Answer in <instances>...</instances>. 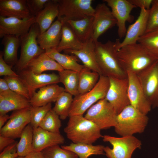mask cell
<instances>
[{"mask_svg":"<svg viewBox=\"0 0 158 158\" xmlns=\"http://www.w3.org/2000/svg\"><path fill=\"white\" fill-rule=\"evenodd\" d=\"M103 1L106 3L111 8L116 20L119 37L120 39L124 37L127 30L126 23L133 22L134 17L130 13L133 9L136 7L129 0H104Z\"/></svg>","mask_w":158,"mask_h":158,"instance_id":"obj_11","label":"cell"},{"mask_svg":"<svg viewBox=\"0 0 158 158\" xmlns=\"http://www.w3.org/2000/svg\"><path fill=\"white\" fill-rule=\"evenodd\" d=\"M59 72L60 82L64 85L66 91L74 97L78 95L79 72L68 70Z\"/></svg>","mask_w":158,"mask_h":158,"instance_id":"obj_33","label":"cell"},{"mask_svg":"<svg viewBox=\"0 0 158 158\" xmlns=\"http://www.w3.org/2000/svg\"><path fill=\"white\" fill-rule=\"evenodd\" d=\"M17 158H25V157L18 156Z\"/></svg>","mask_w":158,"mask_h":158,"instance_id":"obj_50","label":"cell"},{"mask_svg":"<svg viewBox=\"0 0 158 158\" xmlns=\"http://www.w3.org/2000/svg\"><path fill=\"white\" fill-rule=\"evenodd\" d=\"M149 10L140 9L139 16L135 21L127 30L123 40L120 42L117 39L114 42L116 50L125 45L138 42L139 38L145 33Z\"/></svg>","mask_w":158,"mask_h":158,"instance_id":"obj_16","label":"cell"},{"mask_svg":"<svg viewBox=\"0 0 158 158\" xmlns=\"http://www.w3.org/2000/svg\"><path fill=\"white\" fill-rule=\"evenodd\" d=\"M4 78L6 81L10 89L30 100L29 91L19 76H6Z\"/></svg>","mask_w":158,"mask_h":158,"instance_id":"obj_38","label":"cell"},{"mask_svg":"<svg viewBox=\"0 0 158 158\" xmlns=\"http://www.w3.org/2000/svg\"><path fill=\"white\" fill-rule=\"evenodd\" d=\"M66 91L56 84L48 85L39 89L30 99L32 107H41L56 101L59 95Z\"/></svg>","mask_w":158,"mask_h":158,"instance_id":"obj_23","label":"cell"},{"mask_svg":"<svg viewBox=\"0 0 158 158\" xmlns=\"http://www.w3.org/2000/svg\"><path fill=\"white\" fill-rule=\"evenodd\" d=\"M42 152L45 158H78L76 154L62 148L59 145L48 147Z\"/></svg>","mask_w":158,"mask_h":158,"instance_id":"obj_40","label":"cell"},{"mask_svg":"<svg viewBox=\"0 0 158 158\" xmlns=\"http://www.w3.org/2000/svg\"><path fill=\"white\" fill-rule=\"evenodd\" d=\"M10 118V116L6 114H0V129L5 125Z\"/></svg>","mask_w":158,"mask_h":158,"instance_id":"obj_49","label":"cell"},{"mask_svg":"<svg viewBox=\"0 0 158 158\" xmlns=\"http://www.w3.org/2000/svg\"><path fill=\"white\" fill-rule=\"evenodd\" d=\"M14 139L0 135V152H1L4 148L15 142Z\"/></svg>","mask_w":158,"mask_h":158,"instance_id":"obj_46","label":"cell"},{"mask_svg":"<svg viewBox=\"0 0 158 158\" xmlns=\"http://www.w3.org/2000/svg\"><path fill=\"white\" fill-rule=\"evenodd\" d=\"M35 22V16L29 18L20 19L0 16V37L8 35L20 37L28 32Z\"/></svg>","mask_w":158,"mask_h":158,"instance_id":"obj_17","label":"cell"},{"mask_svg":"<svg viewBox=\"0 0 158 158\" xmlns=\"http://www.w3.org/2000/svg\"><path fill=\"white\" fill-rule=\"evenodd\" d=\"M157 107H158V105H157Z\"/></svg>","mask_w":158,"mask_h":158,"instance_id":"obj_51","label":"cell"},{"mask_svg":"<svg viewBox=\"0 0 158 158\" xmlns=\"http://www.w3.org/2000/svg\"><path fill=\"white\" fill-rule=\"evenodd\" d=\"M33 129L30 123L23 131L20 140L17 145V153L19 156L25 157L33 151Z\"/></svg>","mask_w":158,"mask_h":158,"instance_id":"obj_34","label":"cell"},{"mask_svg":"<svg viewBox=\"0 0 158 158\" xmlns=\"http://www.w3.org/2000/svg\"><path fill=\"white\" fill-rule=\"evenodd\" d=\"M12 66L7 63L3 58V52L0 53V75L6 76H18V75L13 71Z\"/></svg>","mask_w":158,"mask_h":158,"instance_id":"obj_43","label":"cell"},{"mask_svg":"<svg viewBox=\"0 0 158 158\" xmlns=\"http://www.w3.org/2000/svg\"><path fill=\"white\" fill-rule=\"evenodd\" d=\"M109 86L105 97L118 114L130 104L128 96V80L127 78H109Z\"/></svg>","mask_w":158,"mask_h":158,"instance_id":"obj_10","label":"cell"},{"mask_svg":"<svg viewBox=\"0 0 158 158\" xmlns=\"http://www.w3.org/2000/svg\"><path fill=\"white\" fill-rule=\"evenodd\" d=\"M49 0H26L28 7L32 15L35 16L44 8Z\"/></svg>","mask_w":158,"mask_h":158,"instance_id":"obj_42","label":"cell"},{"mask_svg":"<svg viewBox=\"0 0 158 158\" xmlns=\"http://www.w3.org/2000/svg\"><path fill=\"white\" fill-rule=\"evenodd\" d=\"M61 126L59 116L52 109L47 114L39 127L50 132L60 133Z\"/></svg>","mask_w":158,"mask_h":158,"instance_id":"obj_37","label":"cell"},{"mask_svg":"<svg viewBox=\"0 0 158 158\" xmlns=\"http://www.w3.org/2000/svg\"><path fill=\"white\" fill-rule=\"evenodd\" d=\"M40 33L39 26L35 23L32 25L28 33L20 37V54L16 65L20 71L25 69L31 61L45 52L37 42V38Z\"/></svg>","mask_w":158,"mask_h":158,"instance_id":"obj_6","label":"cell"},{"mask_svg":"<svg viewBox=\"0 0 158 158\" xmlns=\"http://www.w3.org/2000/svg\"><path fill=\"white\" fill-rule=\"evenodd\" d=\"M0 16L25 19L33 16L26 0H0Z\"/></svg>","mask_w":158,"mask_h":158,"instance_id":"obj_22","label":"cell"},{"mask_svg":"<svg viewBox=\"0 0 158 158\" xmlns=\"http://www.w3.org/2000/svg\"><path fill=\"white\" fill-rule=\"evenodd\" d=\"M61 147L76 154L78 158H88L92 155L105 154L104 146L102 145H93L92 144L71 143L68 145H61Z\"/></svg>","mask_w":158,"mask_h":158,"instance_id":"obj_31","label":"cell"},{"mask_svg":"<svg viewBox=\"0 0 158 158\" xmlns=\"http://www.w3.org/2000/svg\"><path fill=\"white\" fill-rule=\"evenodd\" d=\"M158 30V0H153L149 12L145 33Z\"/></svg>","mask_w":158,"mask_h":158,"instance_id":"obj_41","label":"cell"},{"mask_svg":"<svg viewBox=\"0 0 158 158\" xmlns=\"http://www.w3.org/2000/svg\"><path fill=\"white\" fill-rule=\"evenodd\" d=\"M138 42L143 45L153 57L158 60V30L145 33L139 38Z\"/></svg>","mask_w":158,"mask_h":158,"instance_id":"obj_36","label":"cell"},{"mask_svg":"<svg viewBox=\"0 0 158 158\" xmlns=\"http://www.w3.org/2000/svg\"><path fill=\"white\" fill-rule=\"evenodd\" d=\"M11 90L5 79H0V93L3 92Z\"/></svg>","mask_w":158,"mask_h":158,"instance_id":"obj_47","label":"cell"},{"mask_svg":"<svg viewBox=\"0 0 158 158\" xmlns=\"http://www.w3.org/2000/svg\"><path fill=\"white\" fill-rule=\"evenodd\" d=\"M16 141L4 148L0 154V158H17L19 156L17 153Z\"/></svg>","mask_w":158,"mask_h":158,"instance_id":"obj_44","label":"cell"},{"mask_svg":"<svg viewBox=\"0 0 158 158\" xmlns=\"http://www.w3.org/2000/svg\"><path fill=\"white\" fill-rule=\"evenodd\" d=\"M95 42L92 39L83 44L81 48L78 50L67 49L66 53L76 56L83 62L85 67L102 75L97 63L95 52Z\"/></svg>","mask_w":158,"mask_h":158,"instance_id":"obj_20","label":"cell"},{"mask_svg":"<svg viewBox=\"0 0 158 158\" xmlns=\"http://www.w3.org/2000/svg\"><path fill=\"white\" fill-rule=\"evenodd\" d=\"M65 140L64 137L60 133L50 132L39 127L33 129L34 151L42 152L48 147L63 144Z\"/></svg>","mask_w":158,"mask_h":158,"instance_id":"obj_19","label":"cell"},{"mask_svg":"<svg viewBox=\"0 0 158 158\" xmlns=\"http://www.w3.org/2000/svg\"><path fill=\"white\" fill-rule=\"evenodd\" d=\"M63 22L61 40L56 49L60 53L67 49H80L83 43L78 39L69 25L66 22Z\"/></svg>","mask_w":158,"mask_h":158,"instance_id":"obj_29","label":"cell"},{"mask_svg":"<svg viewBox=\"0 0 158 158\" xmlns=\"http://www.w3.org/2000/svg\"><path fill=\"white\" fill-rule=\"evenodd\" d=\"M45 53L57 62L64 70H68L80 72L85 67L78 63V58L75 56L62 54L56 48L45 51Z\"/></svg>","mask_w":158,"mask_h":158,"instance_id":"obj_30","label":"cell"},{"mask_svg":"<svg viewBox=\"0 0 158 158\" xmlns=\"http://www.w3.org/2000/svg\"><path fill=\"white\" fill-rule=\"evenodd\" d=\"M93 16H88L77 20H69L66 22L76 36L84 43L93 39Z\"/></svg>","mask_w":158,"mask_h":158,"instance_id":"obj_26","label":"cell"},{"mask_svg":"<svg viewBox=\"0 0 158 158\" xmlns=\"http://www.w3.org/2000/svg\"><path fill=\"white\" fill-rule=\"evenodd\" d=\"M129 1L136 7L144 8L149 10L153 0H129Z\"/></svg>","mask_w":158,"mask_h":158,"instance_id":"obj_45","label":"cell"},{"mask_svg":"<svg viewBox=\"0 0 158 158\" xmlns=\"http://www.w3.org/2000/svg\"><path fill=\"white\" fill-rule=\"evenodd\" d=\"M73 99V95L66 91L58 97L52 109L59 116L60 119L65 120L69 116Z\"/></svg>","mask_w":158,"mask_h":158,"instance_id":"obj_35","label":"cell"},{"mask_svg":"<svg viewBox=\"0 0 158 158\" xmlns=\"http://www.w3.org/2000/svg\"><path fill=\"white\" fill-rule=\"evenodd\" d=\"M117 115L113 107L105 98L90 108L84 117L102 130L114 127L117 123Z\"/></svg>","mask_w":158,"mask_h":158,"instance_id":"obj_9","label":"cell"},{"mask_svg":"<svg viewBox=\"0 0 158 158\" xmlns=\"http://www.w3.org/2000/svg\"><path fill=\"white\" fill-rule=\"evenodd\" d=\"M25 158H45L42 152L33 151L26 156Z\"/></svg>","mask_w":158,"mask_h":158,"instance_id":"obj_48","label":"cell"},{"mask_svg":"<svg viewBox=\"0 0 158 158\" xmlns=\"http://www.w3.org/2000/svg\"><path fill=\"white\" fill-rule=\"evenodd\" d=\"M145 96L152 107L158 105V60L137 74Z\"/></svg>","mask_w":158,"mask_h":158,"instance_id":"obj_12","label":"cell"},{"mask_svg":"<svg viewBox=\"0 0 158 158\" xmlns=\"http://www.w3.org/2000/svg\"><path fill=\"white\" fill-rule=\"evenodd\" d=\"M103 140L112 146L104 147L105 155L108 158H131L134 151L141 148V141L133 135L117 137L108 135L102 136Z\"/></svg>","mask_w":158,"mask_h":158,"instance_id":"obj_7","label":"cell"},{"mask_svg":"<svg viewBox=\"0 0 158 158\" xmlns=\"http://www.w3.org/2000/svg\"><path fill=\"white\" fill-rule=\"evenodd\" d=\"M101 130L83 115L69 116L64 131L73 143L92 144L102 137Z\"/></svg>","mask_w":158,"mask_h":158,"instance_id":"obj_2","label":"cell"},{"mask_svg":"<svg viewBox=\"0 0 158 158\" xmlns=\"http://www.w3.org/2000/svg\"><path fill=\"white\" fill-rule=\"evenodd\" d=\"M148 120L147 115L129 104L118 114L114 130L121 136L141 133L144 131Z\"/></svg>","mask_w":158,"mask_h":158,"instance_id":"obj_4","label":"cell"},{"mask_svg":"<svg viewBox=\"0 0 158 158\" xmlns=\"http://www.w3.org/2000/svg\"><path fill=\"white\" fill-rule=\"evenodd\" d=\"M31 107L29 99L11 90L0 93V114Z\"/></svg>","mask_w":158,"mask_h":158,"instance_id":"obj_21","label":"cell"},{"mask_svg":"<svg viewBox=\"0 0 158 158\" xmlns=\"http://www.w3.org/2000/svg\"><path fill=\"white\" fill-rule=\"evenodd\" d=\"M36 74H40L46 71H56L59 72L64 69L55 60L43 53L33 59L26 68Z\"/></svg>","mask_w":158,"mask_h":158,"instance_id":"obj_27","label":"cell"},{"mask_svg":"<svg viewBox=\"0 0 158 158\" xmlns=\"http://www.w3.org/2000/svg\"><path fill=\"white\" fill-rule=\"evenodd\" d=\"M97 62L102 75L117 78H127V72L118 60L114 42L109 40L105 43L95 42Z\"/></svg>","mask_w":158,"mask_h":158,"instance_id":"obj_3","label":"cell"},{"mask_svg":"<svg viewBox=\"0 0 158 158\" xmlns=\"http://www.w3.org/2000/svg\"><path fill=\"white\" fill-rule=\"evenodd\" d=\"M2 44L4 46L3 52V58L8 64L13 66L16 65L18 60L17 52L20 45V37L12 35H6L4 36Z\"/></svg>","mask_w":158,"mask_h":158,"instance_id":"obj_28","label":"cell"},{"mask_svg":"<svg viewBox=\"0 0 158 158\" xmlns=\"http://www.w3.org/2000/svg\"><path fill=\"white\" fill-rule=\"evenodd\" d=\"M117 56L123 68L136 74L157 60L141 44L137 43L125 45L116 50Z\"/></svg>","mask_w":158,"mask_h":158,"instance_id":"obj_1","label":"cell"},{"mask_svg":"<svg viewBox=\"0 0 158 158\" xmlns=\"http://www.w3.org/2000/svg\"><path fill=\"white\" fill-rule=\"evenodd\" d=\"M59 13L57 18L64 22L77 20L88 16H94L95 9L92 0H57Z\"/></svg>","mask_w":158,"mask_h":158,"instance_id":"obj_8","label":"cell"},{"mask_svg":"<svg viewBox=\"0 0 158 158\" xmlns=\"http://www.w3.org/2000/svg\"><path fill=\"white\" fill-rule=\"evenodd\" d=\"M51 103L41 107H31L30 124L33 129L39 127V125L48 112L51 109Z\"/></svg>","mask_w":158,"mask_h":158,"instance_id":"obj_39","label":"cell"},{"mask_svg":"<svg viewBox=\"0 0 158 158\" xmlns=\"http://www.w3.org/2000/svg\"><path fill=\"white\" fill-rule=\"evenodd\" d=\"M128 80V94L130 104L140 111L147 115L152 106L147 99L137 75L127 71Z\"/></svg>","mask_w":158,"mask_h":158,"instance_id":"obj_14","label":"cell"},{"mask_svg":"<svg viewBox=\"0 0 158 158\" xmlns=\"http://www.w3.org/2000/svg\"><path fill=\"white\" fill-rule=\"evenodd\" d=\"M100 75L85 67L79 73L78 95L83 94L92 90L98 81Z\"/></svg>","mask_w":158,"mask_h":158,"instance_id":"obj_32","label":"cell"},{"mask_svg":"<svg viewBox=\"0 0 158 158\" xmlns=\"http://www.w3.org/2000/svg\"><path fill=\"white\" fill-rule=\"evenodd\" d=\"M30 108L14 111L3 127L0 135L13 139L20 138L25 128L31 122Z\"/></svg>","mask_w":158,"mask_h":158,"instance_id":"obj_13","label":"cell"},{"mask_svg":"<svg viewBox=\"0 0 158 158\" xmlns=\"http://www.w3.org/2000/svg\"><path fill=\"white\" fill-rule=\"evenodd\" d=\"M109 86V78L103 75L100 76L98 82L92 90L74 97L70 110L69 116L83 115L92 105L105 98Z\"/></svg>","mask_w":158,"mask_h":158,"instance_id":"obj_5","label":"cell"},{"mask_svg":"<svg viewBox=\"0 0 158 158\" xmlns=\"http://www.w3.org/2000/svg\"><path fill=\"white\" fill-rule=\"evenodd\" d=\"M18 75L28 89L30 98L37 89L60 82L59 75L54 73L36 74L24 69Z\"/></svg>","mask_w":158,"mask_h":158,"instance_id":"obj_18","label":"cell"},{"mask_svg":"<svg viewBox=\"0 0 158 158\" xmlns=\"http://www.w3.org/2000/svg\"><path fill=\"white\" fill-rule=\"evenodd\" d=\"M59 13L57 0H49L44 8L35 16V23L39 27L41 34L47 30L53 23Z\"/></svg>","mask_w":158,"mask_h":158,"instance_id":"obj_25","label":"cell"},{"mask_svg":"<svg viewBox=\"0 0 158 158\" xmlns=\"http://www.w3.org/2000/svg\"><path fill=\"white\" fill-rule=\"evenodd\" d=\"M95 9L92 38L96 42L101 35L116 25V21L111 10L105 3L98 4Z\"/></svg>","mask_w":158,"mask_h":158,"instance_id":"obj_15","label":"cell"},{"mask_svg":"<svg viewBox=\"0 0 158 158\" xmlns=\"http://www.w3.org/2000/svg\"><path fill=\"white\" fill-rule=\"evenodd\" d=\"M63 22L57 18L45 31L37 37L38 44L43 49L56 48L61 40Z\"/></svg>","mask_w":158,"mask_h":158,"instance_id":"obj_24","label":"cell"}]
</instances>
